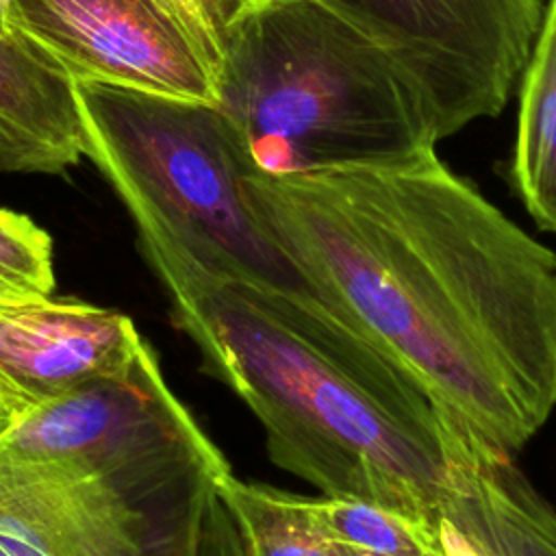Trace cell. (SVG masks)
Listing matches in <instances>:
<instances>
[{
    "label": "cell",
    "instance_id": "22",
    "mask_svg": "<svg viewBox=\"0 0 556 556\" xmlns=\"http://www.w3.org/2000/svg\"><path fill=\"white\" fill-rule=\"evenodd\" d=\"M424 556H441V549L437 547V549H430V552H426Z\"/></svg>",
    "mask_w": 556,
    "mask_h": 556
},
{
    "label": "cell",
    "instance_id": "4",
    "mask_svg": "<svg viewBox=\"0 0 556 556\" xmlns=\"http://www.w3.org/2000/svg\"><path fill=\"white\" fill-rule=\"evenodd\" d=\"M85 159L111 185L137 239L178 245L300 334L332 343L348 330L280 250L243 185L248 159L224 113L100 83H76Z\"/></svg>",
    "mask_w": 556,
    "mask_h": 556
},
{
    "label": "cell",
    "instance_id": "13",
    "mask_svg": "<svg viewBox=\"0 0 556 556\" xmlns=\"http://www.w3.org/2000/svg\"><path fill=\"white\" fill-rule=\"evenodd\" d=\"M248 556H339V545L326 534L315 497L245 482L226 473L217 482Z\"/></svg>",
    "mask_w": 556,
    "mask_h": 556
},
{
    "label": "cell",
    "instance_id": "5",
    "mask_svg": "<svg viewBox=\"0 0 556 556\" xmlns=\"http://www.w3.org/2000/svg\"><path fill=\"white\" fill-rule=\"evenodd\" d=\"M230 471L78 476L0 460V556H198L208 497Z\"/></svg>",
    "mask_w": 556,
    "mask_h": 556
},
{
    "label": "cell",
    "instance_id": "18",
    "mask_svg": "<svg viewBox=\"0 0 556 556\" xmlns=\"http://www.w3.org/2000/svg\"><path fill=\"white\" fill-rule=\"evenodd\" d=\"M26 300H35V295L22 291L20 287L11 285L9 280L0 278V308L4 306H13V304H20V302H26Z\"/></svg>",
    "mask_w": 556,
    "mask_h": 556
},
{
    "label": "cell",
    "instance_id": "11",
    "mask_svg": "<svg viewBox=\"0 0 556 556\" xmlns=\"http://www.w3.org/2000/svg\"><path fill=\"white\" fill-rule=\"evenodd\" d=\"M489 556H556V510L502 452L463 428L450 434L441 506Z\"/></svg>",
    "mask_w": 556,
    "mask_h": 556
},
{
    "label": "cell",
    "instance_id": "9",
    "mask_svg": "<svg viewBox=\"0 0 556 556\" xmlns=\"http://www.w3.org/2000/svg\"><path fill=\"white\" fill-rule=\"evenodd\" d=\"M132 319L76 298H35L0 308V402L9 419L111 376L143 348Z\"/></svg>",
    "mask_w": 556,
    "mask_h": 556
},
{
    "label": "cell",
    "instance_id": "19",
    "mask_svg": "<svg viewBox=\"0 0 556 556\" xmlns=\"http://www.w3.org/2000/svg\"><path fill=\"white\" fill-rule=\"evenodd\" d=\"M11 17H9V0H0V35L11 33Z\"/></svg>",
    "mask_w": 556,
    "mask_h": 556
},
{
    "label": "cell",
    "instance_id": "7",
    "mask_svg": "<svg viewBox=\"0 0 556 556\" xmlns=\"http://www.w3.org/2000/svg\"><path fill=\"white\" fill-rule=\"evenodd\" d=\"M0 460L78 476L172 473L228 463L169 389L148 341L124 369L11 417L0 428Z\"/></svg>",
    "mask_w": 556,
    "mask_h": 556
},
{
    "label": "cell",
    "instance_id": "15",
    "mask_svg": "<svg viewBox=\"0 0 556 556\" xmlns=\"http://www.w3.org/2000/svg\"><path fill=\"white\" fill-rule=\"evenodd\" d=\"M50 235L28 215L0 206V278L46 298L54 289Z\"/></svg>",
    "mask_w": 556,
    "mask_h": 556
},
{
    "label": "cell",
    "instance_id": "20",
    "mask_svg": "<svg viewBox=\"0 0 556 556\" xmlns=\"http://www.w3.org/2000/svg\"><path fill=\"white\" fill-rule=\"evenodd\" d=\"M339 556H371V554L356 552V549H348V547H339Z\"/></svg>",
    "mask_w": 556,
    "mask_h": 556
},
{
    "label": "cell",
    "instance_id": "14",
    "mask_svg": "<svg viewBox=\"0 0 556 556\" xmlns=\"http://www.w3.org/2000/svg\"><path fill=\"white\" fill-rule=\"evenodd\" d=\"M326 534L339 545L371 556H424L439 547L437 521H419L356 497H315Z\"/></svg>",
    "mask_w": 556,
    "mask_h": 556
},
{
    "label": "cell",
    "instance_id": "3",
    "mask_svg": "<svg viewBox=\"0 0 556 556\" xmlns=\"http://www.w3.org/2000/svg\"><path fill=\"white\" fill-rule=\"evenodd\" d=\"M217 109L261 172L397 159L441 141L395 56L313 0L237 2Z\"/></svg>",
    "mask_w": 556,
    "mask_h": 556
},
{
    "label": "cell",
    "instance_id": "17",
    "mask_svg": "<svg viewBox=\"0 0 556 556\" xmlns=\"http://www.w3.org/2000/svg\"><path fill=\"white\" fill-rule=\"evenodd\" d=\"M437 541L441 556H489L443 508L437 515Z\"/></svg>",
    "mask_w": 556,
    "mask_h": 556
},
{
    "label": "cell",
    "instance_id": "8",
    "mask_svg": "<svg viewBox=\"0 0 556 556\" xmlns=\"http://www.w3.org/2000/svg\"><path fill=\"white\" fill-rule=\"evenodd\" d=\"M404 67L441 139L497 117L517 91L547 0H313Z\"/></svg>",
    "mask_w": 556,
    "mask_h": 556
},
{
    "label": "cell",
    "instance_id": "12",
    "mask_svg": "<svg viewBox=\"0 0 556 556\" xmlns=\"http://www.w3.org/2000/svg\"><path fill=\"white\" fill-rule=\"evenodd\" d=\"M508 180L534 224L556 235V0H547L517 85Z\"/></svg>",
    "mask_w": 556,
    "mask_h": 556
},
{
    "label": "cell",
    "instance_id": "16",
    "mask_svg": "<svg viewBox=\"0 0 556 556\" xmlns=\"http://www.w3.org/2000/svg\"><path fill=\"white\" fill-rule=\"evenodd\" d=\"M198 556H248V549L241 541L237 523L219 495L217 486L208 497L200 541H198Z\"/></svg>",
    "mask_w": 556,
    "mask_h": 556
},
{
    "label": "cell",
    "instance_id": "6",
    "mask_svg": "<svg viewBox=\"0 0 556 556\" xmlns=\"http://www.w3.org/2000/svg\"><path fill=\"white\" fill-rule=\"evenodd\" d=\"M237 2L9 0V17L76 83L217 106Z\"/></svg>",
    "mask_w": 556,
    "mask_h": 556
},
{
    "label": "cell",
    "instance_id": "2",
    "mask_svg": "<svg viewBox=\"0 0 556 556\" xmlns=\"http://www.w3.org/2000/svg\"><path fill=\"white\" fill-rule=\"evenodd\" d=\"M200 367L258 419L267 454L321 495L437 521L450 484L452 424L365 341H313L237 278L161 239H137Z\"/></svg>",
    "mask_w": 556,
    "mask_h": 556
},
{
    "label": "cell",
    "instance_id": "10",
    "mask_svg": "<svg viewBox=\"0 0 556 556\" xmlns=\"http://www.w3.org/2000/svg\"><path fill=\"white\" fill-rule=\"evenodd\" d=\"M83 159L74 76L15 28L0 35V172L65 176Z\"/></svg>",
    "mask_w": 556,
    "mask_h": 556
},
{
    "label": "cell",
    "instance_id": "1",
    "mask_svg": "<svg viewBox=\"0 0 556 556\" xmlns=\"http://www.w3.org/2000/svg\"><path fill=\"white\" fill-rule=\"evenodd\" d=\"M252 206L315 298L465 432L521 450L556 410V254L437 148L298 172Z\"/></svg>",
    "mask_w": 556,
    "mask_h": 556
},
{
    "label": "cell",
    "instance_id": "21",
    "mask_svg": "<svg viewBox=\"0 0 556 556\" xmlns=\"http://www.w3.org/2000/svg\"><path fill=\"white\" fill-rule=\"evenodd\" d=\"M7 421H9V413L4 410V406H2V402H0V428H2Z\"/></svg>",
    "mask_w": 556,
    "mask_h": 556
}]
</instances>
